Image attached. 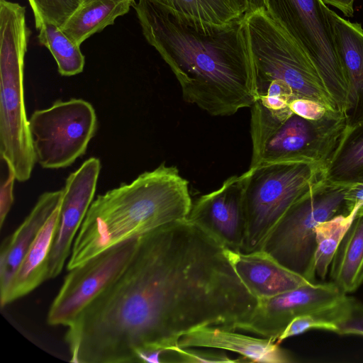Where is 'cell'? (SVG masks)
Here are the masks:
<instances>
[{"label": "cell", "instance_id": "603a6c76", "mask_svg": "<svg viewBox=\"0 0 363 363\" xmlns=\"http://www.w3.org/2000/svg\"><path fill=\"white\" fill-rule=\"evenodd\" d=\"M36 28L39 30L40 43L50 50L61 75L70 77L83 71L85 59L79 45L68 38L60 27L43 22Z\"/></svg>", "mask_w": 363, "mask_h": 363}, {"label": "cell", "instance_id": "484cf974", "mask_svg": "<svg viewBox=\"0 0 363 363\" xmlns=\"http://www.w3.org/2000/svg\"><path fill=\"white\" fill-rule=\"evenodd\" d=\"M332 321L337 334L363 336V303L347 295L335 309Z\"/></svg>", "mask_w": 363, "mask_h": 363}, {"label": "cell", "instance_id": "ffe728a7", "mask_svg": "<svg viewBox=\"0 0 363 363\" xmlns=\"http://www.w3.org/2000/svg\"><path fill=\"white\" fill-rule=\"evenodd\" d=\"M135 3V0H83L60 28L80 46L90 36L114 24Z\"/></svg>", "mask_w": 363, "mask_h": 363}, {"label": "cell", "instance_id": "7c38bea8", "mask_svg": "<svg viewBox=\"0 0 363 363\" xmlns=\"http://www.w3.org/2000/svg\"><path fill=\"white\" fill-rule=\"evenodd\" d=\"M243 174L228 178L218 189L199 197L187 219L224 247L242 252L245 238Z\"/></svg>", "mask_w": 363, "mask_h": 363}, {"label": "cell", "instance_id": "ba28073f", "mask_svg": "<svg viewBox=\"0 0 363 363\" xmlns=\"http://www.w3.org/2000/svg\"><path fill=\"white\" fill-rule=\"evenodd\" d=\"M270 16L282 26L309 56L333 98L337 110L348 106L349 82L338 55L321 0H266Z\"/></svg>", "mask_w": 363, "mask_h": 363}, {"label": "cell", "instance_id": "277c9868", "mask_svg": "<svg viewBox=\"0 0 363 363\" xmlns=\"http://www.w3.org/2000/svg\"><path fill=\"white\" fill-rule=\"evenodd\" d=\"M251 108L250 167L283 161H311L324 168L346 127L345 114L328 111L319 120L289 107L272 110L257 100Z\"/></svg>", "mask_w": 363, "mask_h": 363}, {"label": "cell", "instance_id": "1f68e13d", "mask_svg": "<svg viewBox=\"0 0 363 363\" xmlns=\"http://www.w3.org/2000/svg\"><path fill=\"white\" fill-rule=\"evenodd\" d=\"M248 5V12L254 11L257 9H264L267 11L266 0H247Z\"/></svg>", "mask_w": 363, "mask_h": 363}, {"label": "cell", "instance_id": "8fae6325", "mask_svg": "<svg viewBox=\"0 0 363 363\" xmlns=\"http://www.w3.org/2000/svg\"><path fill=\"white\" fill-rule=\"evenodd\" d=\"M346 296L331 281L308 283L270 298L258 299L249 318L233 330L252 333L276 342L288 324L299 315H319L330 320L333 311Z\"/></svg>", "mask_w": 363, "mask_h": 363}, {"label": "cell", "instance_id": "52a82bcc", "mask_svg": "<svg viewBox=\"0 0 363 363\" xmlns=\"http://www.w3.org/2000/svg\"><path fill=\"white\" fill-rule=\"evenodd\" d=\"M347 186L326 180L296 201L273 228L262 250L289 271L315 281V226L345 214Z\"/></svg>", "mask_w": 363, "mask_h": 363}, {"label": "cell", "instance_id": "5b68a950", "mask_svg": "<svg viewBox=\"0 0 363 363\" xmlns=\"http://www.w3.org/2000/svg\"><path fill=\"white\" fill-rule=\"evenodd\" d=\"M243 176L244 253L262 250L285 213L325 181V168L311 161L263 164L250 167Z\"/></svg>", "mask_w": 363, "mask_h": 363}, {"label": "cell", "instance_id": "d6986e66", "mask_svg": "<svg viewBox=\"0 0 363 363\" xmlns=\"http://www.w3.org/2000/svg\"><path fill=\"white\" fill-rule=\"evenodd\" d=\"M191 27L209 32L243 18L247 0H147Z\"/></svg>", "mask_w": 363, "mask_h": 363}, {"label": "cell", "instance_id": "30bf717a", "mask_svg": "<svg viewBox=\"0 0 363 363\" xmlns=\"http://www.w3.org/2000/svg\"><path fill=\"white\" fill-rule=\"evenodd\" d=\"M139 238L111 247L69 270L50 305L48 323L71 325L124 272L135 253Z\"/></svg>", "mask_w": 363, "mask_h": 363}, {"label": "cell", "instance_id": "e0dca14e", "mask_svg": "<svg viewBox=\"0 0 363 363\" xmlns=\"http://www.w3.org/2000/svg\"><path fill=\"white\" fill-rule=\"evenodd\" d=\"M62 196V189L41 194L23 223L2 242L0 252V296L7 290L40 230L60 205Z\"/></svg>", "mask_w": 363, "mask_h": 363}, {"label": "cell", "instance_id": "7402d4cb", "mask_svg": "<svg viewBox=\"0 0 363 363\" xmlns=\"http://www.w3.org/2000/svg\"><path fill=\"white\" fill-rule=\"evenodd\" d=\"M325 178L345 186L363 184V123L346 125L325 165Z\"/></svg>", "mask_w": 363, "mask_h": 363}, {"label": "cell", "instance_id": "cb8c5ba5", "mask_svg": "<svg viewBox=\"0 0 363 363\" xmlns=\"http://www.w3.org/2000/svg\"><path fill=\"white\" fill-rule=\"evenodd\" d=\"M359 206H355L348 214H337L315 226V269L321 279H325L333 256Z\"/></svg>", "mask_w": 363, "mask_h": 363}, {"label": "cell", "instance_id": "6da1fadb", "mask_svg": "<svg viewBox=\"0 0 363 363\" xmlns=\"http://www.w3.org/2000/svg\"><path fill=\"white\" fill-rule=\"evenodd\" d=\"M133 7L144 37L169 66L186 102L212 116H230L258 99L245 16L203 32L147 0Z\"/></svg>", "mask_w": 363, "mask_h": 363}, {"label": "cell", "instance_id": "9a60e30c", "mask_svg": "<svg viewBox=\"0 0 363 363\" xmlns=\"http://www.w3.org/2000/svg\"><path fill=\"white\" fill-rule=\"evenodd\" d=\"M235 272L257 299L270 298L308 283L262 250L244 253L227 248Z\"/></svg>", "mask_w": 363, "mask_h": 363}, {"label": "cell", "instance_id": "d4e9b609", "mask_svg": "<svg viewBox=\"0 0 363 363\" xmlns=\"http://www.w3.org/2000/svg\"><path fill=\"white\" fill-rule=\"evenodd\" d=\"M33 10L35 27L50 23L61 28L83 0H28Z\"/></svg>", "mask_w": 363, "mask_h": 363}, {"label": "cell", "instance_id": "4316f807", "mask_svg": "<svg viewBox=\"0 0 363 363\" xmlns=\"http://www.w3.org/2000/svg\"><path fill=\"white\" fill-rule=\"evenodd\" d=\"M186 362V363H213V362H244L246 360L241 359H233L224 352H213L194 349V347H174L169 350L166 355V362Z\"/></svg>", "mask_w": 363, "mask_h": 363}, {"label": "cell", "instance_id": "d6a6232c", "mask_svg": "<svg viewBox=\"0 0 363 363\" xmlns=\"http://www.w3.org/2000/svg\"><path fill=\"white\" fill-rule=\"evenodd\" d=\"M363 216V203L359 207L356 216Z\"/></svg>", "mask_w": 363, "mask_h": 363}, {"label": "cell", "instance_id": "ac0fdd59", "mask_svg": "<svg viewBox=\"0 0 363 363\" xmlns=\"http://www.w3.org/2000/svg\"><path fill=\"white\" fill-rule=\"evenodd\" d=\"M60 206L41 228L7 290L0 296L1 308L27 295L48 279L50 254L57 228Z\"/></svg>", "mask_w": 363, "mask_h": 363}, {"label": "cell", "instance_id": "44dd1931", "mask_svg": "<svg viewBox=\"0 0 363 363\" xmlns=\"http://www.w3.org/2000/svg\"><path fill=\"white\" fill-rule=\"evenodd\" d=\"M330 281L345 294L363 284V216H356L343 236L329 267Z\"/></svg>", "mask_w": 363, "mask_h": 363}, {"label": "cell", "instance_id": "3957f363", "mask_svg": "<svg viewBox=\"0 0 363 363\" xmlns=\"http://www.w3.org/2000/svg\"><path fill=\"white\" fill-rule=\"evenodd\" d=\"M30 34L26 7L0 0V155L12 166L21 182L30 179L36 162L23 91L24 59Z\"/></svg>", "mask_w": 363, "mask_h": 363}, {"label": "cell", "instance_id": "5bb4252c", "mask_svg": "<svg viewBox=\"0 0 363 363\" xmlns=\"http://www.w3.org/2000/svg\"><path fill=\"white\" fill-rule=\"evenodd\" d=\"M180 347H201L238 353L248 362L291 363L293 356L269 338L242 335L220 325L199 328L182 335Z\"/></svg>", "mask_w": 363, "mask_h": 363}, {"label": "cell", "instance_id": "f546056e", "mask_svg": "<svg viewBox=\"0 0 363 363\" xmlns=\"http://www.w3.org/2000/svg\"><path fill=\"white\" fill-rule=\"evenodd\" d=\"M289 107L294 113L309 120H319L329 111L318 102L304 99L293 100Z\"/></svg>", "mask_w": 363, "mask_h": 363}, {"label": "cell", "instance_id": "4fadbf2b", "mask_svg": "<svg viewBox=\"0 0 363 363\" xmlns=\"http://www.w3.org/2000/svg\"><path fill=\"white\" fill-rule=\"evenodd\" d=\"M100 170L99 160L91 157L66 179L50 254L48 279L60 274L71 254L75 235L92 203Z\"/></svg>", "mask_w": 363, "mask_h": 363}, {"label": "cell", "instance_id": "9c48e42d", "mask_svg": "<svg viewBox=\"0 0 363 363\" xmlns=\"http://www.w3.org/2000/svg\"><path fill=\"white\" fill-rule=\"evenodd\" d=\"M28 125L36 162L43 168L60 169L71 165L86 152L97 119L90 103L72 99L35 111Z\"/></svg>", "mask_w": 363, "mask_h": 363}, {"label": "cell", "instance_id": "8992f818", "mask_svg": "<svg viewBox=\"0 0 363 363\" xmlns=\"http://www.w3.org/2000/svg\"><path fill=\"white\" fill-rule=\"evenodd\" d=\"M257 90L272 81L288 85L297 99L338 111L313 62L294 38L264 9L245 14Z\"/></svg>", "mask_w": 363, "mask_h": 363}, {"label": "cell", "instance_id": "4dcf8cb0", "mask_svg": "<svg viewBox=\"0 0 363 363\" xmlns=\"http://www.w3.org/2000/svg\"><path fill=\"white\" fill-rule=\"evenodd\" d=\"M325 5L337 8L345 16L352 17L354 14V0H321Z\"/></svg>", "mask_w": 363, "mask_h": 363}, {"label": "cell", "instance_id": "f1b7e54d", "mask_svg": "<svg viewBox=\"0 0 363 363\" xmlns=\"http://www.w3.org/2000/svg\"><path fill=\"white\" fill-rule=\"evenodd\" d=\"M1 159L6 168V175L4 179H1L0 187V226L2 228L13 202V185L16 177L12 166L5 160Z\"/></svg>", "mask_w": 363, "mask_h": 363}, {"label": "cell", "instance_id": "83f0119b", "mask_svg": "<svg viewBox=\"0 0 363 363\" xmlns=\"http://www.w3.org/2000/svg\"><path fill=\"white\" fill-rule=\"evenodd\" d=\"M311 330H323L337 333L336 325L323 315L306 314L294 318L279 336L276 342L280 344L284 340L301 335Z\"/></svg>", "mask_w": 363, "mask_h": 363}, {"label": "cell", "instance_id": "7a4b0ae2", "mask_svg": "<svg viewBox=\"0 0 363 363\" xmlns=\"http://www.w3.org/2000/svg\"><path fill=\"white\" fill-rule=\"evenodd\" d=\"M191 206L188 181L164 162L99 195L75 237L67 269L116 245L186 219Z\"/></svg>", "mask_w": 363, "mask_h": 363}, {"label": "cell", "instance_id": "2e32d148", "mask_svg": "<svg viewBox=\"0 0 363 363\" xmlns=\"http://www.w3.org/2000/svg\"><path fill=\"white\" fill-rule=\"evenodd\" d=\"M335 46L349 82L347 125L363 123V28L328 9Z\"/></svg>", "mask_w": 363, "mask_h": 363}]
</instances>
